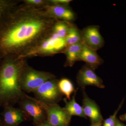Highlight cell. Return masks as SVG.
Returning <instances> with one entry per match:
<instances>
[{
  "label": "cell",
  "instance_id": "cell-2",
  "mask_svg": "<svg viewBox=\"0 0 126 126\" xmlns=\"http://www.w3.org/2000/svg\"><path fill=\"white\" fill-rule=\"evenodd\" d=\"M26 63L13 57L2 59L0 64V107L13 106L26 96L20 86V77Z\"/></svg>",
  "mask_w": 126,
  "mask_h": 126
},
{
  "label": "cell",
  "instance_id": "cell-7",
  "mask_svg": "<svg viewBox=\"0 0 126 126\" xmlns=\"http://www.w3.org/2000/svg\"><path fill=\"white\" fill-rule=\"evenodd\" d=\"M34 99L45 110L48 123L53 126H69L72 116L63 108L58 104H46Z\"/></svg>",
  "mask_w": 126,
  "mask_h": 126
},
{
  "label": "cell",
  "instance_id": "cell-18",
  "mask_svg": "<svg viewBox=\"0 0 126 126\" xmlns=\"http://www.w3.org/2000/svg\"><path fill=\"white\" fill-rule=\"evenodd\" d=\"M70 26L65 22L57 21L55 24L53 32L60 38L64 39L67 36Z\"/></svg>",
  "mask_w": 126,
  "mask_h": 126
},
{
  "label": "cell",
  "instance_id": "cell-1",
  "mask_svg": "<svg viewBox=\"0 0 126 126\" xmlns=\"http://www.w3.org/2000/svg\"><path fill=\"white\" fill-rule=\"evenodd\" d=\"M16 4L0 21V59L18 58L53 32L57 19L44 7Z\"/></svg>",
  "mask_w": 126,
  "mask_h": 126
},
{
  "label": "cell",
  "instance_id": "cell-15",
  "mask_svg": "<svg viewBox=\"0 0 126 126\" xmlns=\"http://www.w3.org/2000/svg\"><path fill=\"white\" fill-rule=\"evenodd\" d=\"M82 45L83 43L81 42L66 47L64 51L67 59L65 66L72 67L75 62L78 60Z\"/></svg>",
  "mask_w": 126,
  "mask_h": 126
},
{
  "label": "cell",
  "instance_id": "cell-11",
  "mask_svg": "<svg viewBox=\"0 0 126 126\" xmlns=\"http://www.w3.org/2000/svg\"><path fill=\"white\" fill-rule=\"evenodd\" d=\"M83 97L82 107L86 116L89 118L92 124L103 122L99 106L96 102L88 97L84 90H83Z\"/></svg>",
  "mask_w": 126,
  "mask_h": 126
},
{
  "label": "cell",
  "instance_id": "cell-14",
  "mask_svg": "<svg viewBox=\"0 0 126 126\" xmlns=\"http://www.w3.org/2000/svg\"><path fill=\"white\" fill-rule=\"evenodd\" d=\"M77 90L74 93V94L72 97V99L68 101L66 98L63 99V101L65 103V106L64 109L71 116H78L80 117L87 119L84 112L82 107L80 106L75 100L76 93Z\"/></svg>",
  "mask_w": 126,
  "mask_h": 126
},
{
  "label": "cell",
  "instance_id": "cell-12",
  "mask_svg": "<svg viewBox=\"0 0 126 126\" xmlns=\"http://www.w3.org/2000/svg\"><path fill=\"white\" fill-rule=\"evenodd\" d=\"M44 8L50 16L56 19H60L66 21L74 19V13L65 6L47 4L45 6Z\"/></svg>",
  "mask_w": 126,
  "mask_h": 126
},
{
  "label": "cell",
  "instance_id": "cell-10",
  "mask_svg": "<svg viewBox=\"0 0 126 126\" xmlns=\"http://www.w3.org/2000/svg\"><path fill=\"white\" fill-rule=\"evenodd\" d=\"M0 116L4 126H18L29 118L21 109L12 106L4 107Z\"/></svg>",
  "mask_w": 126,
  "mask_h": 126
},
{
  "label": "cell",
  "instance_id": "cell-5",
  "mask_svg": "<svg viewBox=\"0 0 126 126\" xmlns=\"http://www.w3.org/2000/svg\"><path fill=\"white\" fill-rule=\"evenodd\" d=\"M58 81L55 78L43 83L33 92L35 99L46 104H58L63 95L59 89Z\"/></svg>",
  "mask_w": 126,
  "mask_h": 126
},
{
  "label": "cell",
  "instance_id": "cell-26",
  "mask_svg": "<svg viewBox=\"0 0 126 126\" xmlns=\"http://www.w3.org/2000/svg\"><path fill=\"white\" fill-rule=\"evenodd\" d=\"M103 122H100L96 124H92L90 126H102Z\"/></svg>",
  "mask_w": 126,
  "mask_h": 126
},
{
  "label": "cell",
  "instance_id": "cell-28",
  "mask_svg": "<svg viewBox=\"0 0 126 126\" xmlns=\"http://www.w3.org/2000/svg\"><path fill=\"white\" fill-rule=\"evenodd\" d=\"M1 59H0V64L1 62Z\"/></svg>",
  "mask_w": 126,
  "mask_h": 126
},
{
  "label": "cell",
  "instance_id": "cell-17",
  "mask_svg": "<svg viewBox=\"0 0 126 126\" xmlns=\"http://www.w3.org/2000/svg\"><path fill=\"white\" fill-rule=\"evenodd\" d=\"M67 46L82 42L81 34L76 27L70 26L65 38Z\"/></svg>",
  "mask_w": 126,
  "mask_h": 126
},
{
  "label": "cell",
  "instance_id": "cell-25",
  "mask_svg": "<svg viewBox=\"0 0 126 126\" xmlns=\"http://www.w3.org/2000/svg\"><path fill=\"white\" fill-rule=\"evenodd\" d=\"M53 126L51 125V124H49V123H48L47 121L46 122L44 123L43 124H40L38 126Z\"/></svg>",
  "mask_w": 126,
  "mask_h": 126
},
{
  "label": "cell",
  "instance_id": "cell-20",
  "mask_svg": "<svg viewBox=\"0 0 126 126\" xmlns=\"http://www.w3.org/2000/svg\"><path fill=\"white\" fill-rule=\"evenodd\" d=\"M124 98L119 105L117 109L115 111L113 115L110 116L107 119L103 121L102 126H115L117 119V115L119 110L122 108L124 103Z\"/></svg>",
  "mask_w": 126,
  "mask_h": 126
},
{
  "label": "cell",
  "instance_id": "cell-4",
  "mask_svg": "<svg viewBox=\"0 0 126 126\" xmlns=\"http://www.w3.org/2000/svg\"><path fill=\"white\" fill-rule=\"evenodd\" d=\"M55 78L50 73L37 71L26 64L21 75V87L24 92L33 93L45 82Z\"/></svg>",
  "mask_w": 126,
  "mask_h": 126
},
{
  "label": "cell",
  "instance_id": "cell-29",
  "mask_svg": "<svg viewBox=\"0 0 126 126\" xmlns=\"http://www.w3.org/2000/svg\"></svg>",
  "mask_w": 126,
  "mask_h": 126
},
{
  "label": "cell",
  "instance_id": "cell-16",
  "mask_svg": "<svg viewBox=\"0 0 126 126\" xmlns=\"http://www.w3.org/2000/svg\"><path fill=\"white\" fill-rule=\"evenodd\" d=\"M58 87L60 92L63 94L65 95L66 99L70 101L71 94L75 92L76 90L72 81L67 78H63L59 80Z\"/></svg>",
  "mask_w": 126,
  "mask_h": 126
},
{
  "label": "cell",
  "instance_id": "cell-21",
  "mask_svg": "<svg viewBox=\"0 0 126 126\" xmlns=\"http://www.w3.org/2000/svg\"><path fill=\"white\" fill-rule=\"evenodd\" d=\"M26 4L36 7H42L46 5L47 1L43 0H26L25 1Z\"/></svg>",
  "mask_w": 126,
  "mask_h": 126
},
{
  "label": "cell",
  "instance_id": "cell-8",
  "mask_svg": "<svg viewBox=\"0 0 126 126\" xmlns=\"http://www.w3.org/2000/svg\"><path fill=\"white\" fill-rule=\"evenodd\" d=\"M77 81L78 85L82 90L89 86L101 89L105 88L102 80L97 75L94 70L87 64L83 66L79 71Z\"/></svg>",
  "mask_w": 126,
  "mask_h": 126
},
{
  "label": "cell",
  "instance_id": "cell-6",
  "mask_svg": "<svg viewBox=\"0 0 126 126\" xmlns=\"http://www.w3.org/2000/svg\"><path fill=\"white\" fill-rule=\"evenodd\" d=\"M20 108L24 111L29 118H31L35 126H38L47 121L45 110L34 98L26 95L18 103Z\"/></svg>",
  "mask_w": 126,
  "mask_h": 126
},
{
  "label": "cell",
  "instance_id": "cell-3",
  "mask_svg": "<svg viewBox=\"0 0 126 126\" xmlns=\"http://www.w3.org/2000/svg\"><path fill=\"white\" fill-rule=\"evenodd\" d=\"M67 47L65 39L59 37L52 32L48 37L22 55L18 59L34 56H45L60 52Z\"/></svg>",
  "mask_w": 126,
  "mask_h": 126
},
{
  "label": "cell",
  "instance_id": "cell-22",
  "mask_svg": "<svg viewBox=\"0 0 126 126\" xmlns=\"http://www.w3.org/2000/svg\"><path fill=\"white\" fill-rule=\"evenodd\" d=\"M72 1L70 0H52L49 1V2L52 3V4L64 5H68Z\"/></svg>",
  "mask_w": 126,
  "mask_h": 126
},
{
  "label": "cell",
  "instance_id": "cell-24",
  "mask_svg": "<svg viewBox=\"0 0 126 126\" xmlns=\"http://www.w3.org/2000/svg\"><path fill=\"white\" fill-rule=\"evenodd\" d=\"M119 119L121 121L123 122H126V113L125 114L120 116Z\"/></svg>",
  "mask_w": 126,
  "mask_h": 126
},
{
  "label": "cell",
  "instance_id": "cell-13",
  "mask_svg": "<svg viewBox=\"0 0 126 126\" xmlns=\"http://www.w3.org/2000/svg\"><path fill=\"white\" fill-rule=\"evenodd\" d=\"M78 60L85 62L87 65L94 70L103 62V60L97 54L96 51L91 49L83 44L79 55Z\"/></svg>",
  "mask_w": 126,
  "mask_h": 126
},
{
  "label": "cell",
  "instance_id": "cell-19",
  "mask_svg": "<svg viewBox=\"0 0 126 126\" xmlns=\"http://www.w3.org/2000/svg\"><path fill=\"white\" fill-rule=\"evenodd\" d=\"M16 1L9 0H0V21L5 14L16 4Z\"/></svg>",
  "mask_w": 126,
  "mask_h": 126
},
{
  "label": "cell",
  "instance_id": "cell-27",
  "mask_svg": "<svg viewBox=\"0 0 126 126\" xmlns=\"http://www.w3.org/2000/svg\"><path fill=\"white\" fill-rule=\"evenodd\" d=\"M0 126H4L2 119H1L0 116Z\"/></svg>",
  "mask_w": 126,
  "mask_h": 126
},
{
  "label": "cell",
  "instance_id": "cell-23",
  "mask_svg": "<svg viewBox=\"0 0 126 126\" xmlns=\"http://www.w3.org/2000/svg\"><path fill=\"white\" fill-rule=\"evenodd\" d=\"M115 126H126V125L123 124L120 121L119 119L117 118V119L116 122Z\"/></svg>",
  "mask_w": 126,
  "mask_h": 126
},
{
  "label": "cell",
  "instance_id": "cell-9",
  "mask_svg": "<svg viewBox=\"0 0 126 126\" xmlns=\"http://www.w3.org/2000/svg\"><path fill=\"white\" fill-rule=\"evenodd\" d=\"M81 41L84 45L96 51L104 45V40L97 26H92L85 28L81 33Z\"/></svg>",
  "mask_w": 126,
  "mask_h": 126
}]
</instances>
